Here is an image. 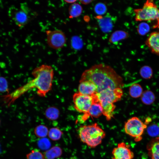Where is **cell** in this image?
Listing matches in <instances>:
<instances>
[{
	"label": "cell",
	"instance_id": "6da1fadb",
	"mask_svg": "<svg viewBox=\"0 0 159 159\" xmlns=\"http://www.w3.org/2000/svg\"><path fill=\"white\" fill-rule=\"evenodd\" d=\"M90 81L97 87V93L107 89L122 88L123 80L111 66L100 63L95 64L85 71L80 82Z\"/></svg>",
	"mask_w": 159,
	"mask_h": 159
},
{
	"label": "cell",
	"instance_id": "7a4b0ae2",
	"mask_svg": "<svg viewBox=\"0 0 159 159\" xmlns=\"http://www.w3.org/2000/svg\"><path fill=\"white\" fill-rule=\"evenodd\" d=\"M52 67L47 64H42L34 68L32 72L34 78L16 90L13 97L16 99L33 88L37 89V95L45 97L52 89L54 77Z\"/></svg>",
	"mask_w": 159,
	"mask_h": 159
},
{
	"label": "cell",
	"instance_id": "3957f363",
	"mask_svg": "<svg viewBox=\"0 0 159 159\" xmlns=\"http://www.w3.org/2000/svg\"><path fill=\"white\" fill-rule=\"evenodd\" d=\"M103 109V115L107 120L113 117L115 106L114 103L120 100L123 94L122 88L107 89L97 93Z\"/></svg>",
	"mask_w": 159,
	"mask_h": 159
},
{
	"label": "cell",
	"instance_id": "277c9868",
	"mask_svg": "<svg viewBox=\"0 0 159 159\" xmlns=\"http://www.w3.org/2000/svg\"><path fill=\"white\" fill-rule=\"evenodd\" d=\"M78 132L81 140L92 148L100 144L106 135L105 132L96 123L81 126Z\"/></svg>",
	"mask_w": 159,
	"mask_h": 159
},
{
	"label": "cell",
	"instance_id": "5b68a950",
	"mask_svg": "<svg viewBox=\"0 0 159 159\" xmlns=\"http://www.w3.org/2000/svg\"><path fill=\"white\" fill-rule=\"evenodd\" d=\"M137 21H155L159 25V9L153 1L147 0L142 8L134 10Z\"/></svg>",
	"mask_w": 159,
	"mask_h": 159
},
{
	"label": "cell",
	"instance_id": "8992f818",
	"mask_svg": "<svg viewBox=\"0 0 159 159\" xmlns=\"http://www.w3.org/2000/svg\"><path fill=\"white\" fill-rule=\"evenodd\" d=\"M147 127V125L136 117L129 119L124 126L125 133L133 138L136 142L142 140V135Z\"/></svg>",
	"mask_w": 159,
	"mask_h": 159
},
{
	"label": "cell",
	"instance_id": "52a82bcc",
	"mask_svg": "<svg viewBox=\"0 0 159 159\" xmlns=\"http://www.w3.org/2000/svg\"><path fill=\"white\" fill-rule=\"evenodd\" d=\"M29 10L24 4L21 5L20 9L14 7H11L9 10V16L20 27L25 26L29 20Z\"/></svg>",
	"mask_w": 159,
	"mask_h": 159
},
{
	"label": "cell",
	"instance_id": "ba28073f",
	"mask_svg": "<svg viewBox=\"0 0 159 159\" xmlns=\"http://www.w3.org/2000/svg\"><path fill=\"white\" fill-rule=\"evenodd\" d=\"M47 42L51 48L56 49L63 47L66 42V38L64 33L59 29L47 30L46 31Z\"/></svg>",
	"mask_w": 159,
	"mask_h": 159
},
{
	"label": "cell",
	"instance_id": "9c48e42d",
	"mask_svg": "<svg viewBox=\"0 0 159 159\" xmlns=\"http://www.w3.org/2000/svg\"><path fill=\"white\" fill-rule=\"evenodd\" d=\"M73 100L74 108L77 112L86 113L94 102L93 95H84L78 92L73 95Z\"/></svg>",
	"mask_w": 159,
	"mask_h": 159
},
{
	"label": "cell",
	"instance_id": "30bf717a",
	"mask_svg": "<svg viewBox=\"0 0 159 159\" xmlns=\"http://www.w3.org/2000/svg\"><path fill=\"white\" fill-rule=\"evenodd\" d=\"M112 159H133V153L130 148V145L125 143H119L112 151Z\"/></svg>",
	"mask_w": 159,
	"mask_h": 159
},
{
	"label": "cell",
	"instance_id": "8fae6325",
	"mask_svg": "<svg viewBox=\"0 0 159 159\" xmlns=\"http://www.w3.org/2000/svg\"><path fill=\"white\" fill-rule=\"evenodd\" d=\"M94 102L88 112L78 118V121L84 122L90 116L98 118L103 114L102 106L98 98L97 94L93 95Z\"/></svg>",
	"mask_w": 159,
	"mask_h": 159
},
{
	"label": "cell",
	"instance_id": "7c38bea8",
	"mask_svg": "<svg viewBox=\"0 0 159 159\" xmlns=\"http://www.w3.org/2000/svg\"><path fill=\"white\" fill-rule=\"evenodd\" d=\"M145 44L152 52L159 55V32L151 33L146 40Z\"/></svg>",
	"mask_w": 159,
	"mask_h": 159
},
{
	"label": "cell",
	"instance_id": "4fadbf2b",
	"mask_svg": "<svg viewBox=\"0 0 159 159\" xmlns=\"http://www.w3.org/2000/svg\"><path fill=\"white\" fill-rule=\"evenodd\" d=\"M78 92L83 95L92 96L97 94V87L95 85L90 81L80 82Z\"/></svg>",
	"mask_w": 159,
	"mask_h": 159
},
{
	"label": "cell",
	"instance_id": "5bb4252c",
	"mask_svg": "<svg viewBox=\"0 0 159 159\" xmlns=\"http://www.w3.org/2000/svg\"><path fill=\"white\" fill-rule=\"evenodd\" d=\"M147 147L148 154L151 159H159V137L152 139Z\"/></svg>",
	"mask_w": 159,
	"mask_h": 159
},
{
	"label": "cell",
	"instance_id": "9a60e30c",
	"mask_svg": "<svg viewBox=\"0 0 159 159\" xmlns=\"http://www.w3.org/2000/svg\"><path fill=\"white\" fill-rule=\"evenodd\" d=\"M62 150L59 146H54L46 151L43 154L44 159H55L60 156Z\"/></svg>",
	"mask_w": 159,
	"mask_h": 159
},
{
	"label": "cell",
	"instance_id": "2e32d148",
	"mask_svg": "<svg viewBox=\"0 0 159 159\" xmlns=\"http://www.w3.org/2000/svg\"><path fill=\"white\" fill-rule=\"evenodd\" d=\"M129 36V34L125 31L121 30H116L111 35L109 41L110 43L114 44L127 38Z\"/></svg>",
	"mask_w": 159,
	"mask_h": 159
},
{
	"label": "cell",
	"instance_id": "e0dca14e",
	"mask_svg": "<svg viewBox=\"0 0 159 159\" xmlns=\"http://www.w3.org/2000/svg\"><path fill=\"white\" fill-rule=\"evenodd\" d=\"M83 9L82 6L77 3H74L69 6L68 11L70 18H76L81 14Z\"/></svg>",
	"mask_w": 159,
	"mask_h": 159
},
{
	"label": "cell",
	"instance_id": "ac0fdd59",
	"mask_svg": "<svg viewBox=\"0 0 159 159\" xmlns=\"http://www.w3.org/2000/svg\"><path fill=\"white\" fill-rule=\"evenodd\" d=\"M141 97L142 102L147 105H150L153 103L155 99L153 93L149 90L143 92Z\"/></svg>",
	"mask_w": 159,
	"mask_h": 159
},
{
	"label": "cell",
	"instance_id": "d6986e66",
	"mask_svg": "<svg viewBox=\"0 0 159 159\" xmlns=\"http://www.w3.org/2000/svg\"><path fill=\"white\" fill-rule=\"evenodd\" d=\"M143 93V89L139 84H135L130 87L129 93L132 97L137 98L141 96Z\"/></svg>",
	"mask_w": 159,
	"mask_h": 159
},
{
	"label": "cell",
	"instance_id": "ffe728a7",
	"mask_svg": "<svg viewBox=\"0 0 159 159\" xmlns=\"http://www.w3.org/2000/svg\"><path fill=\"white\" fill-rule=\"evenodd\" d=\"M59 111L54 107H51L47 108L45 111V115L47 118L50 120H55L59 115Z\"/></svg>",
	"mask_w": 159,
	"mask_h": 159
},
{
	"label": "cell",
	"instance_id": "44dd1931",
	"mask_svg": "<svg viewBox=\"0 0 159 159\" xmlns=\"http://www.w3.org/2000/svg\"><path fill=\"white\" fill-rule=\"evenodd\" d=\"M49 130L46 126L40 125L36 126L34 130V133L38 137L41 138H45L48 135Z\"/></svg>",
	"mask_w": 159,
	"mask_h": 159
},
{
	"label": "cell",
	"instance_id": "7402d4cb",
	"mask_svg": "<svg viewBox=\"0 0 159 159\" xmlns=\"http://www.w3.org/2000/svg\"><path fill=\"white\" fill-rule=\"evenodd\" d=\"M63 132L58 128L54 127L50 128L49 130L48 136L52 140L57 141L61 138Z\"/></svg>",
	"mask_w": 159,
	"mask_h": 159
},
{
	"label": "cell",
	"instance_id": "603a6c76",
	"mask_svg": "<svg viewBox=\"0 0 159 159\" xmlns=\"http://www.w3.org/2000/svg\"><path fill=\"white\" fill-rule=\"evenodd\" d=\"M148 134L151 137L155 138L159 135V125L156 124L150 125L147 127Z\"/></svg>",
	"mask_w": 159,
	"mask_h": 159
},
{
	"label": "cell",
	"instance_id": "cb8c5ba5",
	"mask_svg": "<svg viewBox=\"0 0 159 159\" xmlns=\"http://www.w3.org/2000/svg\"><path fill=\"white\" fill-rule=\"evenodd\" d=\"M140 73L143 78L148 79L151 78L153 75V71L151 68L148 66H144L140 69Z\"/></svg>",
	"mask_w": 159,
	"mask_h": 159
},
{
	"label": "cell",
	"instance_id": "d4e9b609",
	"mask_svg": "<svg viewBox=\"0 0 159 159\" xmlns=\"http://www.w3.org/2000/svg\"><path fill=\"white\" fill-rule=\"evenodd\" d=\"M37 145L40 149L46 151L50 148L51 146V143L48 138H41L38 140Z\"/></svg>",
	"mask_w": 159,
	"mask_h": 159
},
{
	"label": "cell",
	"instance_id": "484cf974",
	"mask_svg": "<svg viewBox=\"0 0 159 159\" xmlns=\"http://www.w3.org/2000/svg\"><path fill=\"white\" fill-rule=\"evenodd\" d=\"M26 157L27 159H44L43 154L37 149L32 150L26 155Z\"/></svg>",
	"mask_w": 159,
	"mask_h": 159
},
{
	"label": "cell",
	"instance_id": "4316f807",
	"mask_svg": "<svg viewBox=\"0 0 159 159\" xmlns=\"http://www.w3.org/2000/svg\"><path fill=\"white\" fill-rule=\"evenodd\" d=\"M150 29V26L148 24L142 22L139 24L137 27L138 33L141 35H144L148 33Z\"/></svg>",
	"mask_w": 159,
	"mask_h": 159
},
{
	"label": "cell",
	"instance_id": "83f0119b",
	"mask_svg": "<svg viewBox=\"0 0 159 159\" xmlns=\"http://www.w3.org/2000/svg\"><path fill=\"white\" fill-rule=\"evenodd\" d=\"M107 10V8L105 5L102 3H97L94 8L95 12L98 15L104 14L106 12Z\"/></svg>",
	"mask_w": 159,
	"mask_h": 159
},
{
	"label": "cell",
	"instance_id": "f1b7e54d",
	"mask_svg": "<svg viewBox=\"0 0 159 159\" xmlns=\"http://www.w3.org/2000/svg\"><path fill=\"white\" fill-rule=\"evenodd\" d=\"M7 82L6 80L2 77H0V92L6 91L7 89Z\"/></svg>",
	"mask_w": 159,
	"mask_h": 159
},
{
	"label": "cell",
	"instance_id": "f546056e",
	"mask_svg": "<svg viewBox=\"0 0 159 159\" xmlns=\"http://www.w3.org/2000/svg\"><path fill=\"white\" fill-rule=\"evenodd\" d=\"M79 2L82 4L85 5L88 4L92 2L93 0H79Z\"/></svg>",
	"mask_w": 159,
	"mask_h": 159
},
{
	"label": "cell",
	"instance_id": "4dcf8cb0",
	"mask_svg": "<svg viewBox=\"0 0 159 159\" xmlns=\"http://www.w3.org/2000/svg\"><path fill=\"white\" fill-rule=\"evenodd\" d=\"M64 1L66 3L72 4L73 3L76 2L77 1L75 0H64Z\"/></svg>",
	"mask_w": 159,
	"mask_h": 159
},
{
	"label": "cell",
	"instance_id": "1f68e13d",
	"mask_svg": "<svg viewBox=\"0 0 159 159\" xmlns=\"http://www.w3.org/2000/svg\"><path fill=\"white\" fill-rule=\"evenodd\" d=\"M151 121V119L150 118H147L145 120V123L147 125V124H148Z\"/></svg>",
	"mask_w": 159,
	"mask_h": 159
},
{
	"label": "cell",
	"instance_id": "d6a6232c",
	"mask_svg": "<svg viewBox=\"0 0 159 159\" xmlns=\"http://www.w3.org/2000/svg\"></svg>",
	"mask_w": 159,
	"mask_h": 159
}]
</instances>
